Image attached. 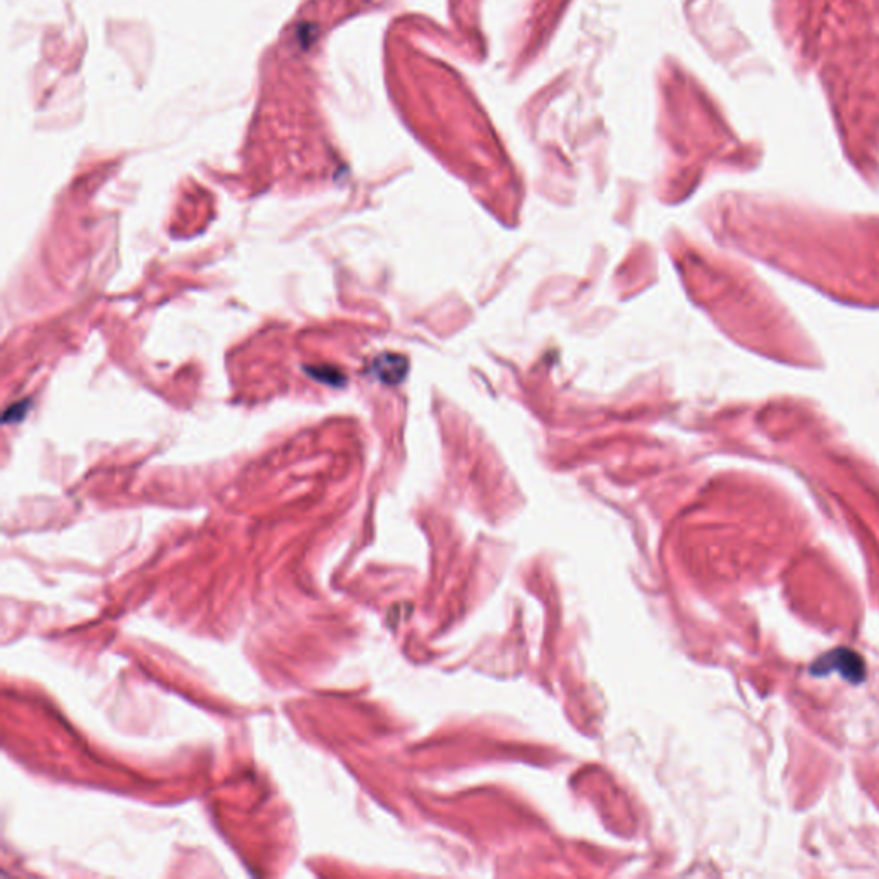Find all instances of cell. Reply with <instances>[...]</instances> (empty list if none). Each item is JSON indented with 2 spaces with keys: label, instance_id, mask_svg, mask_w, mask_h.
I'll use <instances>...</instances> for the list:
<instances>
[{
  "label": "cell",
  "instance_id": "6da1fadb",
  "mask_svg": "<svg viewBox=\"0 0 879 879\" xmlns=\"http://www.w3.org/2000/svg\"><path fill=\"white\" fill-rule=\"evenodd\" d=\"M373 375L385 383H399L407 373V363L404 357L395 354H383L373 363Z\"/></svg>",
  "mask_w": 879,
  "mask_h": 879
},
{
  "label": "cell",
  "instance_id": "7a4b0ae2",
  "mask_svg": "<svg viewBox=\"0 0 879 879\" xmlns=\"http://www.w3.org/2000/svg\"><path fill=\"white\" fill-rule=\"evenodd\" d=\"M307 373H310V375L313 376L314 380H319V382L330 383V385H338V383L342 382V378H344V376H342L337 370H333V368H328V366L310 368V370H307Z\"/></svg>",
  "mask_w": 879,
  "mask_h": 879
},
{
  "label": "cell",
  "instance_id": "3957f363",
  "mask_svg": "<svg viewBox=\"0 0 879 879\" xmlns=\"http://www.w3.org/2000/svg\"><path fill=\"white\" fill-rule=\"evenodd\" d=\"M25 406H26V402H22V404H14L6 413V416H4V421H6V422H9V421H21L22 416H25V410H26Z\"/></svg>",
  "mask_w": 879,
  "mask_h": 879
}]
</instances>
